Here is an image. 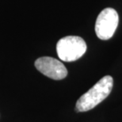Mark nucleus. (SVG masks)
I'll list each match as a JSON object with an SVG mask.
<instances>
[{
  "label": "nucleus",
  "instance_id": "obj_3",
  "mask_svg": "<svg viewBox=\"0 0 122 122\" xmlns=\"http://www.w3.org/2000/svg\"><path fill=\"white\" fill-rule=\"evenodd\" d=\"M119 16L113 8H106L98 14L95 23V32L101 40H109L113 36L117 28Z\"/></svg>",
  "mask_w": 122,
  "mask_h": 122
},
{
  "label": "nucleus",
  "instance_id": "obj_2",
  "mask_svg": "<svg viewBox=\"0 0 122 122\" xmlns=\"http://www.w3.org/2000/svg\"><path fill=\"white\" fill-rule=\"evenodd\" d=\"M86 44L80 36H67L57 42L56 52L59 58L64 62H73L85 54Z\"/></svg>",
  "mask_w": 122,
  "mask_h": 122
},
{
  "label": "nucleus",
  "instance_id": "obj_1",
  "mask_svg": "<svg viewBox=\"0 0 122 122\" xmlns=\"http://www.w3.org/2000/svg\"><path fill=\"white\" fill-rule=\"evenodd\" d=\"M113 79L112 76H104L79 97L75 106L76 112H86L94 109L109 96L113 89Z\"/></svg>",
  "mask_w": 122,
  "mask_h": 122
},
{
  "label": "nucleus",
  "instance_id": "obj_4",
  "mask_svg": "<svg viewBox=\"0 0 122 122\" xmlns=\"http://www.w3.org/2000/svg\"><path fill=\"white\" fill-rule=\"evenodd\" d=\"M35 67L41 73L55 80L63 79L67 76V70L63 63L55 58L43 56L35 61Z\"/></svg>",
  "mask_w": 122,
  "mask_h": 122
}]
</instances>
